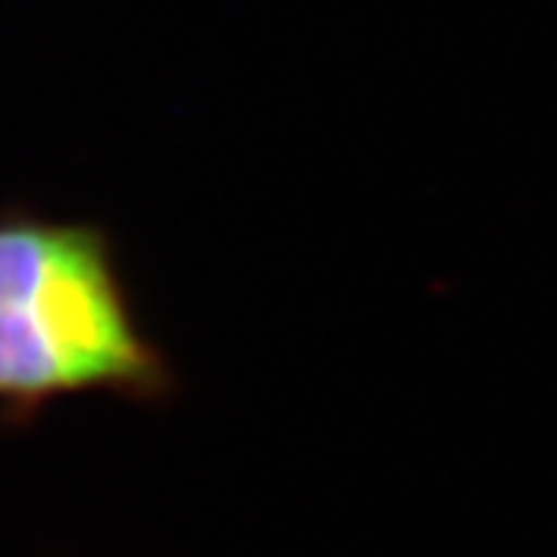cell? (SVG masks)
Segmentation results:
<instances>
[{
  "mask_svg": "<svg viewBox=\"0 0 557 557\" xmlns=\"http://www.w3.org/2000/svg\"><path fill=\"white\" fill-rule=\"evenodd\" d=\"M141 407L178 393L138 320L108 228L0 209V426L27 430L67 396Z\"/></svg>",
  "mask_w": 557,
  "mask_h": 557,
  "instance_id": "obj_1",
  "label": "cell"
}]
</instances>
